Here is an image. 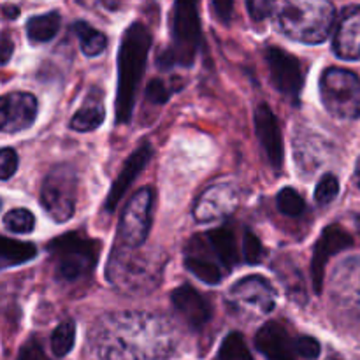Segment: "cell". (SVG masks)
Returning a JSON list of instances; mask_svg holds the SVG:
<instances>
[{
	"instance_id": "cell-23",
	"label": "cell",
	"mask_w": 360,
	"mask_h": 360,
	"mask_svg": "<svg viewBox=\"0 0 360 360\" xmlns=\"http://www.w3.org/2000/svg\"><path fill=\"white\" fill-rule=\"evenodd\" d=\"M105 109L102 102H98L95 97H90L70 120V129L76 132H91L98 129L104 123Z\"/></svg>"
},
{
	"instance_id": "cell-16",
	"label": "cell",
	"mask_w": 360,
	"mask_h": 360,
	"mask_svg": "<svg viewBox=\"0 0 360 360\" xmlns=\"http://www.w3.org/2000/svg\"><path fill=\"white\" fill-rule=\"evenodd\" d=\"M255 122V134L259 137V143L262 146L266 158L269 160L271 167L274 171H280L283 167V136H281L280 123L274 112L267 104H259L253 115Z\"/></svg>"
},
{
	"instance_id": "cell-26",
	"label": "cell",
	"mask_w": 360,
	"mask_h": 360,
	"mask_svg": "<svg viewBox=\"0 0 360 360\" xmlns=\"http://www.w3.org/2000/svg\"><path fill=\"white\" fill-rule=\"evenodd\" d=\"M74 34L79 39L81 51L86 56H98L105 48H108V39L102 32L95 30L86 21H76L72 27Z\"/></svg>"
},
{
	"instance_id": "cell-19",
	"label": "cell",
	"mask_w": 360,
	"mask_h": 360,
	"mask_svg": "<svg viewBox=\"0 0 360 360\" xmlns=\"http://www.w3.org/2000/svg\"><path fill=\"white\" fill-rule=\"evenodd\" d=\"M151 155H153V148H151L150 143H143L132 155H130L129 160L123 165L122 172H120L118 178L115 179V183H112L111 188H109L108 199H105L104 206L108 213H112V211L116 210V206H118V202L122 200V197L125 195L129 186L134 183V179L137 178V174L146 167Z\"/></svg>"
},
{
	"instance_id": "cell-31",
	"label": "cell",
	"mask_w": 360,
	"mask_h": 360,
	"mask_svg": "<svg viewBox=\"0 0 360 360\" xmlns=\"http://www.w3.org/2000/svg\"><path fill=\"white\" fill-rule=\"evenodd\" d=\"M243 259L250 266H259L262 259L266 257V250H264L260 239L253 234L252 231H246L243 236Z\"/></svg>"
},
{
	"instance_id": "cell-38",
	"label": "cell",
	"mask_w": 360,
	"mask_h": 360,
	"mask_svg": "<svg viewBox=\"0 0 360 360\" xmlns=\"http://www.w3.org/2000/svg\"><path fill=\"white\" fill-rule=\"evenodd\" d=\"M213 7L217 16L224 23H229V20L232 16V9H234V0H213Z\"/></svg>"
},
{
	"instance_id": "cell-42",
	"label": "cell",
	"mask_w": 360,
	"mask_h": 360,
	"mask_svg": "<svg viewBox=\"0 0 360 360\" xmlns=\"http://www.w3.org/2000/svg\"><path fill=\"white\" fill-rule=\"evenodd\" d=\"M354 178H355V183H357L359 190H360V157H359V160H357V165H355V174H354Z\"/></svg>"
},
{
	"instance_id": "cell-10",
	"label": "cell",
	"mask_w": 360,
	"mask_h": 360,
	"mask_svg": "<svg viewBox=\"0 0 360 360\" xmlns=\"http://www.w3.org/2000/svg\"><path fill=\"white\" fill-rule=\"evenodd\" d=\"M151 210H153V192L151 188H141L127 202L118 225V239L122 245L139 248L144 245L151 229Z\"/></svg>"
},
{
	"instance_id": "cell-4",
	"label": "cell",
	"mask_w": 360,
	"mask_h": 360,
	"mask_svg": "<svg viewBox=\"0 0 360 360\" xmlns=\"http://www.w3.org/2000/svg\"><path fill=\"white\" fill-rule=\"evenodd\" d=\"M200 0H174L171 18V44L158 56L162 69L192 67L202 44Z\"/></svg>"
},
{
	"instance_id": "cell-30",
	"label": "cell",
	"mask_w": 360,
	"mask_h": 360,
	"mask_svg": "<svg viewBox=\"0 0 360 360\" xmlns=\"http://www.w3.org/2000/svg\"><path fill=\"white\" fill-rule=\"evenodd\" d=\"M4 225L11 234H30L35 227V218L25 207H16L6 213L4 217Z\"/></svg>"
},
{
	"instance_id": "cell-28",
	"label": "cell",
	"mask_w": 360,
	"mask_h": 360,
	"mask_svg": "<svg viewBox=\"0 0 360 360\" xmlns=\"http://www.w3.org/2000/svg\"><path fill=\"white\" fill-rule=\"evenodd\" d=\"M74 341H76V323L72 320H65L51 334L53 355L58 359L65 357L74 348Z\"/></svg>"
},
{
	"instance_id": "cell-20",
	"label": "cell",
	"mask_w": 360,
	"mask_h": 360,
	"mask_svg": "<svg viewBox=\"0 0 360 360\" xmlns=\"http://www.w3.org/2000/svg\"><path fill=\"white\" fill-rule=\"evenodd\" d=\"M333 46L340 58L360 60V6L341 14Z\"/></svg>"
},
{
	"instance_id": "cell-12",
	"label": "cell",
	"mask_w": 360,
	"mask_h": 360,
	"mask_svg": "<svg viewBox=\"0 0 360 360\" xmlns=\"http://www.w3.org/2000/svg\"><path fill=\"white\" fill-rule=\"evenodd\" d=\"M185 266L190 273L206 285H218L229 274L220 262L214 250L211 248L206 234L193 236L185 248Z\"/></svg>"
},
{
	"instance_id": "cell-22",
	"label": "cell",
	"mask_w": 360,
	"mask_h": 360,
	"mask_svg": "<svg viewBox=\"0 0 360 360\" xmlns=\"http://www.w3.org/2000/svg\"><path fill=\"white\" fill-rule=\"evenodd\" d=\"M206 238L210 241L211 248L214 250V253L220 259V262L231 273L239 262V245L234 231L231 227H218L206 232Z\"/></svg>"
},
{
	"instance_id": "cell-35",
	"label": "cell",
	"mask_w": 360,
	"mask_h": 360,
	"mask_svg": "<svg viewBox=\"0 0 360 360\" xmlns=\"http://www.w3.org/2000/svg\"><path fill=\"white\" fill-rule=\"evenodd\" d=\"M320 343L315 340V338H309V336H299L295 340V352L297 355L304 359H316L320 355Z\"/></svg>"
},
{
	"instance_id": "cell-41",
	"label": "cell",
	"mask_w": 360,
	"mask_h": 360,
	"mask_svg": "<svg viewBox=\"0 0 360 360\" xmlns=\"http://www.w3.org/2000/svg\"><path fill=\"white\" fill-rule=\"evenodd\" d=\"M4 11H6V16H9V18H16L18 16V7L6 6V7H4Z\"/></svg>"
},
{
	"instance_id": "cell-8",
	"label": "cell",
	"mask_w": 360,
	"mask_h": 360,
	"mask_svg": "<svg viewBox=\"0 0 360 360\" xmlns=\"http://www.w3.org/2000/svg\"><path fill=\"white\" fill-rule=\"evenodd\" d=\"M77 200V172L72 165H55L42 181L41 204L56 224H65L74 217Z\"/></svg>"
},
{
	"instance_id": "cell-1",
	"label": "cell",
	"mask_w": 360,
	"mask_h": 360,
	"mask_svg": "<svg viewBox=\"0 0 360 360\" xmlns=\"http://www.w3.org/2000/svg\"><path fill=\"white\" fill-rule=\"evenodd\" d=\"M101 360H165L176 348L172 327L148 313H116L102 319L91 338Z\"/></svg>"
},
{
	"instance_id": "cell-18",
	"label": "cell",
	"mask_w": 360,
	"mask_h": 360,
	"mask_svg": "<svg viewBox=\"0 0 360 360\" xmlns=\"http://www.w3.org/2000/svg\"><path fill=\"white\" fill-rule=\"evenodd\" d=\"M255 347L267 360H295V340L278 322H267L255 336Z\"/></svg>"
},
{
	"instance_id": "cell-34",
	"label": "cell",
	"mask_w": 360,
	"mask_h": 360,
	"mask_svg": "<svg viewBox=\"0 0 360 360\" xmlns=\"http://www.w3.org/2000/svg\"><path fill=\"white\" fill-rule=\"evenodd\" d=\"M171 94L172 90L162 79L151 81L146 90L148 101L153 102V104H165L169 101V97H171Z\"/></svg>"
},
{
	"instance_id": "cell-17",
	"label": "cell",
	"mask_w": 360,
	"mask_h": 360,
	"mask_svg": "<svg viewBox=\"0 0 360 360\" xmlns=\"http://www.w3.org/2000/svg\"><path fill=\"white\" fill-rule=\"evenodd\" d=\"M172 306L183 322L193 330H200L211 320V308L206 299L190 285H181L171 295Z\"/></svg>"
},
{
	"instance_id": "cell-40",
	"label": "cell",
	"mask_w": 360,
	"mask_h": 360,
	"mask_svg": "<svg viewBox=\"0 0 360 360\" xmlns=\"http://www.w3.org/2000/svg\"><path fill=\"white\" fill-rule=\"evenodd\" d=\"M76 2L84 9H95L101 4V0H76Z\"/></svg>"
},
{
	"instance_id": "cell-2",
	"label": "cell",
	"mask_w": 360,
	"mask_h": 360,
	"mask_svg": "<svg viewBox=\"0 0 360 360\" xmlns=\"http://www.w3.org/2000/svg\"><path fill=\"white\" fill-rule=\"evenodd\" d=\"M151 48V34L146 25H130L123 32L118 49V90H116V122L125 125L130 122L136 102L139 81L146 69L148 53Z\"/></svg>"
},
{
	"instance_id": "cell-32",
	"label": "cell",
	"mask_w": 360,
	"mask_h": 360,
	"mask_svg": "<svg viewBox=\"0 0 360 360\" xmlns=\"http://www.w3.org/2000/svg\"><path fill=\"white\" fill-rule=\"evenodd\" d=\"M338 193H340V181H338L336 176L330 174V172L323 174L315 188L316 204L319 206H327V204H330L336 199Z\"/></svg>"
},
{
	"instance_id": "cell-5",
	"label": "cell",
	"mask_w": 360,
	"mask_h": 360,
	"mask_svg": "<svg viewBox=\"0 0 360 360\" xmlns=\"http://www.w3.org/2000/svg\"><path fill=\"white\" fill-rule=\"evenodd\" d=\"M164 260L157 253H144L132 246L120 245L111 253L108 278L111 285L125 292H146L158 285Z\"/></svg>"
},
{
	"instance_id": "cell-21",
	"label": "cell",
	"mask_w": 360,
	"mask_h": 360,
	"mask_svg": "<svg viewBox=\"0 0 360 360\" xmlns=\"http://www.w3.org/2000/svg\"><path fill=\"white\" fill-rule=\"evenodd\" d=\"M333 294L347 304L360 302V259H348L334 271Z\"/></svg>"
},
{
	"instance_id": "cell-43",
	"label": "cell",
	"mask_w": 360,
	"mask_h": 360,
	"mask_svg": "<svg viewBox=\"0 0 360 360\" xmlns=\"http://www.w3.org/2000/svg\"><path fill=\"white\" fill-rule=\"evenodd\" d=\"M327 360H340V359H338V357H329Z\"/></svg>"
},
{
	"instance_id": "cell-29",
	"label": "cell",
	"mask_w": 360,
	"mask_h": 360,
	"mask_svg": "<svg viewBox=\"0 0 360 360\" xmlns=\"http://www.w3.org/2000/svg\"><path fill=\"white\" fill-rule=\"evenodd\" d=\"M276 206L281 214L290 218L301 217V214L306 211V202L301 197V193H299L297 190L290 188V186H287V188L278 192Z\"/></svg>"
},
{
	"instance_id": "cell-24",
	"label": "cell",
	"mask_w": 360,
	"mask_h": 360,
	"mask_svg": "<svg viewBox=\"0 0 360 360\" xmlns=\"http://www.w3.org/2000/svg\"><path fill=\"white\" fill-rule=\"evenodd\" d=\"M60 23H62V18H60V14L56 13V11L30 18V20L27 21L28 39H30V42H34V44L49 42L56 34H58Z\"/></svg>"
},
{
	"instance_id": "cell-6",
	"label": "cell",
	"mask_w": 360,
	"mask_h": 360,
	"mask_svg": "<svg viewBox=\"0 0 360 360\" xmlns=\"http://www.w3.org/2000/svg\"><path fill=\"white\" fill-rule=\"evenodd\" d=\"M56 260V276L62 281H77L94 271L98 259V245L84 236L63 234L49 245Z\"/></svg>"
},
{
	"instance_id": "cell-27",
	"label": "cell",
	"mask_w": 360,
	"mask_h": 360,
	"mask_svg": "<svg viewBox=\"0 0 360 360\" xmlns=\"http://www.w3.org/2000/svg\"><path fill=\"white\" fill-rule=\"evenodd\" d=\"M217 360H253V355L243 334L231 333L221 341Z\"/></svg>"
},
{
	"instance_id": "cell-9",
	"label": "cell",
	"mask_w": 360,
	"mask_h": 360,
	"mask_svg": "<svg viewBox=\"0 0 360 360\" xmlns=\"http://www.w3.org/2000/svg\"><path fill=\"white\" fill-rule=\"evenodd\" d=\"M227 304L236 315L245 319L267 316L276 306V292L262 276H246L232 285Z\"/></svg>"
},
{
	"instance_id": "cell-36",
	"label": "cell",
	"mask_w": 360,
	"mask_h": 360,
	"mask_svg": "<svg viewBox=\"0 0 360 360\" xmlns=\"http://www.w3.org/2000/svg\"><path fill=\"white\" fill-rule=\"evenodd\" d=\"M274 0H246L248 14L253 21H264L269 14H273Z\"/></svg>"
},
{
	"instance_id": "cell-39",
	"label": "cell",
	"mask_w": 360,
	"mask_h": 360,
	"mask_svg": "<svg viewBox=\"0 0 360 360\" xmlns=\"http://www.w3.org/2000/svg\"><path fill=\"white\" fill-rule=\"evenodd\" d=\"M14 51V44L13 41L9 39V35L4 34L2 41H0V53H2V65H7V62L11 60Z\"/></svg>"
},
{
	"instance_id": "cell-37",
	"label": "cell",
	"mask_w": 360,
	"mask_h": 360,
	"mask_svg": "<svg viewBox=\"0 0 360 360\" xmlns=\"http://www.w3.org/2000/svg\"><path fill=\"white\" fill-rule=\"evenodd\" d=\"M16 360H51V359L44 354V350H42V347L39 345L37 340H28L27 343L21 347Z\"/></svg>"
},
{
	"instance_id": "cell-14",
	"label": "cell",
	"mask_w": 360,
	"mask_h": 360,
	"mask_svg": "<svg viewBox=\"0 0 360 360\" xmlns=\"http://www.w3.org/2000/svg\"><path fill=\"white\" fill-rule=\"evenodd\" d=\"M239 204V190L232 183H217L210 186L197 200L193 217L200 224L220 221L231 217Z\"/></svg>"
},
{
	"instance_id": "cell-3",
	"label": "cell",
	"mask_w": 360,
	"mask_h": 360,
	"mask_svg": "<svg viewBox=\"0 0 360 360\" xmlns=\"http://www.w3.org/2000/svg\"><path fill=\"white\" fill-rule=\"evenodd\" d=\"M273 18L287 37L320 44L333 30L336 9L330 0H274Z\"/></svg>"
},
{
	"instance_id": "cell-33",
	"label": "cell",
	"mask_w": 360,
	"mask_h": 360,
	"mask_svg": "<svg viewBox=\"0 0 360 360\" xmlns=\"http://www.w3.org/2000/svg\"><path fill=\"white\" fill-rule=\"evenodd\" d=\"M18 169V153L13 148H4L0 153V179L7 181Z\"/></svg>"
},
{
	"instance_id": "cell-25",
	"label": "cell",
	"mask_w": 360,
	"mask_h": 360,
	"mask_svg": "<svg viewBox=\"0 0 360 360\" xmlns=\"http://www.w3.org/2000/svg\"><path fill=\"white\" fill-rule=\"evenodd\" d=\"M35 255H37V248L32 243L2 238V243H0V262H2V267H13L30 262L32 259H35Z\"/></svg>"
},
{
	"instance_id": "cell-7",
	"label": "cell",
	"mask_w": 360,
	"mask_h": 360,
	"mask_svg": "<svg viewBox=\"0 0 360 360\" xmlns=\"http://www.w3.org/2000/svg\"><path fill=\"white\" fill-rule=\"evenodd\" d=\"M320 97L327 111L338 120L360 118V79L354 72L329 67L320 77Z\"/></svg>"
},
{
	"instance_id": "cell-13",
	"label": "cell",
	"mask_w": 360,
	"mask_h": 360,
	"mask_svg": "<svg viewBox=\"0 0 360 360\" xmlns=\"http://www.w3.org/2000/svg\"><path fill=\"white\" fill-rule=\"evenodd\" d=\"M352 245H354V238H352L350 232L345 227H341V225L333 224L329 225V227L323 229V232L320 234V239L316 241L311 257V281L313 290H315L316 294H322L326 267L330 257L343 252L345 248H350Z\"/></svg>"
},
{
	"instance_id": "cell-15",
	"label": "cell",
	"mask_w": 360,
	"mask_h": 360,
	"mask_svg": "<svg viewBox=\"0 0 360 360\" xmlns=\"http://www.w3.org/2000/svg\"><path fill=\"white\" fill-rule=\"evenodd\" d=\"M37 98L27 91H11L0 102V129L6 134H16L32 127L37 118Z\"/></svg>"
},
{
	"instance_id": "cell-11",
	"label": "cell",
	"mask_w": 360,
	"mask_h": 360,
	"mask_svg": "<svg viewBox=\"0 0 360 360\" xmlns=\"http://www.w3.org/2000/svg\"><path fill=\"white\" fill-rule=\"evenodd\" d=\"M266 63L269 69L271 83L285 97L297 101L299 94L304 84V74L302 65L294 55H290L285 49L271 46L266 49Z\"/></svg>"
}]
</instances>
